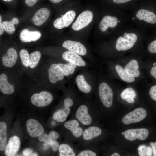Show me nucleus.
Returning <instances> with one entry per match:
<instances>
[{
  "label": "nucleus",
  "instance_id": "f257e3e1",
  "mask_svg": "<svg viewBox=\"0 0 156 156\" xmlns=\"http://www.w3.org/2000/svg\"><path fill=\"white\" fill-rule=\"evenodd\" d=\"M135 3L126 12L131 23L146 31L151 26L156 24V13L151 10L146 1Z\"/></svg>",
  "mask_w": 156,
  "mask_h": 156
},
{
  "label": "nucleus",
  "instance_id": "f03ea898",
  "mask_svg": "<svg viewBox=\"0 0 156 156\" xmlns=\"http://www.w3.org/2000/svg\"><path fill=\"white\" fill-rule=\"evenodd\" d=\"M130 23L126 13L115 8L109 14H105L102 16L99 23V28L102 33H112L114 34Z\"/></svg>",
  "mask_w": 156,
  "mask_h": 156
},
{
  "label": "nucleus",
  "instance_id": "7ed1b4c3",
  "mask_svg": "<svg viewBox=\"0 0 156 156\" xmlns=\"http://www.w3.org/2000/svg\"><path fill=\"white\" fill-rule=\"evenodd\" d=\"M99 98L104 106L109 108L112 103L113 92L109 85L105 82H102L99 85L98 88Z\"/></svg>",
  "mask_w": 156,
  "mask_h": 156
},
{
  "label": "nucleus",
  "instance_id": "20e7f679",
  "mask_svg": "<svg viewBox=\"0 0 156 156\" xmlns=\"http://www.w3.org/2000/svg\"><path fill=\"white\" fill-rule=\"evenodd\" d=\"M147 115L146 111L142 108H138L125 115L122 122L125 125L139 122L145 118Z\"/></svg>",
  "mask_w": 156,
  "mask_h": 156
},
{
  "label": "nucleus",
  "instance_id": "39448f33",
  "mask_svg": "<svg viewBox=\"0 0 156 156\" xmlns=\"http://www.w3.org/2000/svg\"><path fill=\"white\" fill-rule=\"evenodd\" d=\"M53 99L52 94L47 91H42L39 93L33 94L31 97V101L34 105L40 107L49 104Z\"/></svg>",
  "mask_w": 156,
  "mask_h": 156
},
{
  "label": "nucleus",
  "instance_id": "423d86ee",
  "mask_svg": "<svg viewBox=\"0 0 156 156\" xmlns=\"http://www.w3.org/2000/svg\"><path fill=\"white\" fill-rule=\"evenodd\" d=\"M93 18L92 12L90 10H86L81 12L77 17L72 26V29L77 31L87 26L92 21Z\"/></svg>",
  "mask_w": 156,
  "mask_h": 156
},
{
  "label": "nucleus",
  "instance_id": "0eeeda50",
  "mask_svg": "<svg viewBox=\"0 0 156 156\" xmlns=\"http://www.w3.org/2000/svg\"><path fill=\"white\" fill-rule=\"evenodd\" d=\"M148 134L149 131L147 129L141 128L127 130L124 132L123 135L127 140L133 141L137 139L144 140L147 138Z\"/></svg>",
  "mask_w": 156,
  "mask_h": 156
},
{
  "label": "nucleus",
  "instance_id": "6e6552de",
  "mask_svg": "<svg viewBox=\"0 0 156 156\" xmlns=\"http://www.w3.org/2000/svg\"><path fill=\"white\" fill-rule=\"evenodd\" d=\"M76 15V13L74 11H69L61 17L56 19L54 22L53 25L58 29L67 27L73 22Z\"/></svg>",
  "mask_w": 156,
  "mask_h": 156
},
{
  "label": "nucleus",
  "instance_id": "1a4fd4ad",
  "mask_svg": "<svg viewBox=\"0 0 156 156\" xmlns=\"http://www.w3.org/2000/svg\"><path fill=\"white\" fill-rule=\"evenodd\" d=\"M26 128L29 134L33 138L39 137L44 132L43 127L41 124L37 120L33 119L27 121Z\"/></svg>",
  "mask_w": 156,
  "mask_h": 156
},
{
  "label": "nucleus",
  "instance_id": "9d476101",
  "mask_svg": "<svg viewBox=\"0 0 156 156\" xmlns=\"http://www.w3.org/2000/svg\"><path fill=\"white\" fill-rule=\"evenodd\" d=\"M62 46L69 51L76 53L81 55L84 56L87 53L85 47L79 42L66 40L63 42Z\"/></svg>",
  "mask_w": 156,
  "mask_h": 156
},
{
  "label": "nucleus",
  "instance_id": "9b49d317",
  "mask_svg": "<svg viewBox=\"0 0 156 156\" xmlns=\"http://www.w3.org/2000/svg\"><path fill=\"white\" fill-rule=\"evenodd\" d=\"M49 79L51 83H55L63 79L64 75L61 67L57 64H52L48 71Z\"/></svg>",
  "mask_w": 156,
  "mask_h": 156
},
{
  "label": "nucleus",
  "instance_id": "f8f14e48",
  "mask_svg": "<svg viewBox=\"0 0 156 156\" xmlns=\"http://www.w3.org/2000/svg\"><path fill=\"white\" fill-rule=\"evenodd\" d=\"M62 57L64 60L76 66H84L86 63L84 60L79 54L73 52L67 51L62 55Z\"/></svg>",
  "mask_w": 156,
  "mask_h": 156
},
{
  "label": "nucleus",
  "instance_id": "ddd939ff",
  "mask_svg": "<svg viewBox=\"0 0 156 156\" xmlns=\"http://www.w3.org/2000/svg\"><path fill=\"white\" fill-rule=\"evenodd\" d=\"M50 14V11L47 8L40 9L34 14L32 18V22L35 25L41 26L47 20Z\"/></svg>",
  "mask_w": 156,
  "mask_h": 156
},
{
  "label": "nucleus",
  "instance_id": "4468645a",
  "mask_svg": "<svg viewBox=\"0 0 156 156\" xmlns=\"http://www.w3.org/2000/svg\"><path fill=\"white\" fill-rule=\"evenodd\" d=\"M17 58V52L14 48L11 47L7 50L6 53L2 58V62L4 66L11 67L15 64Z\"/></svg>",
  "mask_w": 156,
  "mask_h": 156
},
{
  "label": "nucleus",
  "instance_id": "2eb2a0df",
  "mask_svg": "<svg viewBox=\"0 0 156 156\" xmlns=\"http://www.w3.org/2000/svg\"><path fill=\"white\" fill-rule=\"evenodd\" d=\"M20 146V140L18 137L14 136L10 137L5 148V155L14 156L18 151Z\"/></svg>",
  "mask_w": 156,
  "mask_h": 156
},
{
  "label": "nucleus",
  "instance_id": "dca6fc26",
  "mask_svg": "<svg viewBox=\"0 0 156 156\" xmlns=\"http://www.w3.org/2000/svg\"><path fill=\"white\" fill-rule=\"evenodd\" d=\"M41 36V33L38 31H31L27 29H24L21 32L19 38L21 42H28L36 41L40 38Z\"/></svg>",
  "mask_w": 156,
  "mask_h": 156
},
{
  "label": "nucleus",
  "instance_id": "f3484780",
  "mask_svg": "<svg viewBox=\"0 0 156 156\" xmlns=\"http://www.w3.org/2000/svg\"><path fill=\"white\" fill-rule=\"evenodd\" d=\"M75 116L84 125H88L92 122V118L88 114V108L84 105H82L79 107L76 112Z\"/></svg>",
  "mask_w": 156,
  "mask_h": 156
},
{
  "label": "nucleus",
  "instance_id": "a211bd4d",
  "mask_svg": "<svg viewBox=\"0 0 156 156\" xmlns=\"http://www.w3.org/2000/svg\"><path fill=\"white\" fill-rule=\"evenodd\" d=\"M139 68L137 60L135 59H132L126 65L124 69L128 75L135 78L138 77L140 75Z\"/></svg>",
  "mask_w": 156,
  "mask_h": 156
},
{
  "label": "nucleus",
  "instance_id": "6ab92c4d",
  "mask_svg": "<svg viewBox=\"0 0 156 156\" xmlns=\"http://www.w3.org/2000/svg\"><path fill=\"white\" fill-rule=\"evenodd\" d=\"M0 90L2 93L7 94H11L14 91V85L8 82L7 76L4 73L0 75Z\"/></svg>",
  "mask_w": 156,
  "mask_h": 156
},
{
  "label": "nucleus",
  "instance_id": "aec40b11",
  "mask_svg": "<svg viewBox=\"0 0 156 156\" xmlns=\"http://www.w3.org/2000/svg\"><path fill=\"white\" fill-rule=\"evenodd\" d=\"M102 130L99 127L91 126L86 129L83 133V138L86 140H91L100 135Z\"/></svg>",
  "mask_w": 156,
  "mask_h": 156
},
{
  "label": "nucleus",
  "instance_id": "412c9836",
  "mask_svg": "<svg viewBox=\"0 0 156 156\" xmlns=\"http://www.w3.org/2000/svg\"><path fill=\"white\" fill-rule=\"evenodd\" d=\"M76 82L78 88L82 92L88 93L91 91V86L86 82L83 75H78L76 78Z\"/></svg>",
  "mask_w": 156,
  "mask_h": 156
},
{
  "label": "nucleus",
  "instance_id": "4be33fe9",
  "mask_svg": "<svg viewBox=\"0 0 156 156\" xmlns=\"http://www.w3.org/2000/svg\"><path fill=\"white\" fill-rule=\"evenodd\" d=\"M120 96L124 100L129 103H134V98L136 96L135 90L131 87H128L125 89L121 93Z\"/></svg>",
  "mask_w": 156,
  "mask_h": 156
},
{
  "label": "nucleus",
  "instance_id": "5701e85b",
  "mask_svg": "<svg viewBox=\"0 0 156 156\" xmlns=\"http://www.w3.org/2000/svg\"><path fill=\"white\" fill-rule=\"evenodd\" d=\"M115 68L118 76L123 81L127 83H131L134 82L135 81V79L134 77L128 75L120 65H116Z\"/></svg>",
  "mask_w": 156,
  "mask_h": 156
},
{
  "label": "nucleus",
  "instance_id": "b1692460",
  "mask_svg": "<svg viewBox=\"0 0 156 156\" xmlns=\"http://www.w3.org/2000/svg\"><path fill=\"white\" fill-rule=\"evenodd\" d=\"M138 0H112L115 8L126 10L132 4Z\"/></svg>",
  "mask_w": 156,
  "mask_h": 156
},
{
  "label": "nucleus",
  "instance_id": "393cba45",
  "mask_svg": "<svg viewBox=\"0 0 156 156\" xmlns=\"http://www.w3.org/2000/svg\"><path fill=\"white\" fill-rule=\"evenodd\" d=\"M19 22L18 19L16 17H14L10 21H5L3 22L2 25L4 30L7 33L12 34L15 31L14 25L18 24Z\"/></svg>",
  "mask_w": 156,
  "mask_h": 156
},
{
  "label": "nucleus",
  "instance_id": "a878e982",
  "mask_svg": "<svg viewBox=\"0 0 156 156\" xmlns=\"http://www.w3.org/2000/svg\"><path fill=\"white\" fill-rule=\"evenodd\" d=\"M7 125L3 122L0 123V150L3 151L5 148L7 140Z\"/></svg>",
  "mask_w": 156,
  "mask_h": 156
},
{
  "label": "nucleus",
  "instance_id": "bb28decb",
  "mask_svg": "<svg viewBox=\"0 0 156 156\" xmlns=\"http://www.w3.org/2000/svg\"><path fill=\"white\" fill-rule=\"evenodd\" d=\"M61 67L64 76H67L70 74H73L75 70L76 66L70 63L58 64Z\"/></svg>",
  "mask_w": 156,
  "mask_h": 156
},
{
  "label": "nucleus",
  "instance_id": "cd10ccee",
  "mask_svg": "<svg viewBox=\"0 0 156 156\" xmlns=\"http://www.w3.org/2000/svg\"><path fill=\"white\" fill-rule=\"evenodd\" d=\"M59 156H75V154L73 149L69 145L62 144L59 148Z\"/></svg>",
  "mask_w": 156,
  "mask_h": 156
},
{
  "label": "nucleus",
  "instance_id": "c85d7f7f",
  "mask_svg": "<svg viewBox=\"0 0 156 156\" xmlns=\"http://www.w3.org/2000/svg\"><path fill=\"white\" fill-rule=\"evenodd\" d=\"M41 57L40 52L38 51H35L31 53L30 55L29 66L31 68H33L38 65Z\"/></svg>",
  "mask_w": 156,
  "mask_h": 156
},
{
  "label": "nucleus",
  "instance_id": "c756f323",
  "mask_svg": "<svg viewBox=\"0 0 156 156\" xmlns=\"http://www.w3.org/2000/svg\"><path fill=\"white\" fill-rule=\"evenodd\" d=\"M19 55L23 65L28 67L29 66L30 55L27 51L24 49H21L19 52Z\"/></svg>",
  "mask_w": 156,
  "mask_h": 156
},
{
  "label": "nucleus",
  "instance_id": "7c9ffc66",
  "mask_svg": "<svg viewBox=\"0 0 156 156\" xmlns=\"http://www.w3.org/2000/svg\"><path fill=\"white\" fill-rule=\"evenodd\" d=\"M138 150L140 156H150L152 155L153 150L152 148L150 146L144 145H140L138 147Z\"/></svg>",
  "mask_w": 156,
  "mask_h": 156
},
{
  "label": "nucleus",
  "instance_id": "2f4dec72",
  "mask_svg": "<svg viewBox=\"0 0 156 156\" xmlns=\"http://www.w3.org/2000/svg\"><path fill=\"white\" fill-rule=\"evenodd\" d=\"M53 118L58 122H63L66 120V117L64 114V110L60 109L54 113Z\"/></svg>",
  "mask_w": 156,
  "mask_h": 156
},
{
  "label": "nucleus",
  "instance_id": "473e14b6",
  "mask_svg": "<svg viewBox=\"0 0 156 156\" xmlns=\"http://www.w3.org/2000/svg\"><path fill=\"white\" fill-rule=\"evenodd\" d=\"M79 126V124L76 120H73L66 122L64 124L65 127L70 131L78 127Z\"/></svg>",
  "mask_w": 156,
  "mask_h": 156
},
{
  "label": "nucleus",
  "instance_id": "72a5a7b5",
  "mask_svg": "<svg viewBox=\"0 0 156 156\" xmlns=\"http://www.w3.org/2000/svg\"><path fill=\"white\" fill-rule=\"evenodd\" d=\"M147 51L151 54L156 53V37L155 39L150 41L147 47Z\"/></svg>",
  "mask_w": 156,
  "mask_h": 156
},
{
  "label": "nucleus",
  "instance_id": "f704fd0d",
  "mask_svg": "<svg viewBox=\"0 0 156 156\" xmlns=\"http://www.w3.org/2000/svg\"><path fill=\"white\" fill-rule=\"evenodd\" d=\"M38 138L40 141L45 142L50 146H51L53 141L50 138L49 135L45 134H42L38 137Z\"/></svg>",
  "mask_w": 156,
  "mask_h": 156
},
{
  "label": "nucleus",
  "instance_id": "c9c22d12",
  "mask_svg": "<svg viewBox=\"0 0 156 156\" xmlns=\"http://www.w3.org/2000/svg\"><path fill=\"white\" fill-rule=\"evenodd\" d=\"M78 156H96V154L94 152L89 150H84L80 152Z\"/></svg>",
  "mask_w": 156,
  "mask_h": 156
},
{
  "label": "nucleus",
  "instance_id": "e433bc0d",
  "mask_svg": "<svg viewBox=\"0 0 156 156\" xmlns=\"http://www.w3.org/2000/svg\"><path fill=\"white\" fill-rule=\"evenodd\" d=\"M71 131L74 136L79 137L81 135L83 130L81 127H78Z\"/></svg>",
  "mask_w": 156,
  "mask_h": 156
},
{
  "label": "nucleus",
  "instance_id": "4c0bfd02",
  "mask_svg": "<svg viewBox=\"0 0 156 156\" xmlns=\"http://www.w3.org/2000/svg\"><path fill=\"white\" fill-rule=\"evenodd\" d=\"M149 95L153 100L156 101V85L152 86L149 91Z\"/></svg>",
  "mask_w": 156,
  "mask_h": 156
},
{
  "label": "nucleus",
  "instance_id": "58836bf2",
  "mask_svg": "<svg viewBox=\"0 0 156 156\" xmlns=\"http://www.w3.org/2000/svg\"><path fill=\"white\" fill-rule=\"evenodd\" d=\"M64 107H69L73 105V101L71 99L69 98L66 99L64 102Z\"/></svg>",
  "mask_w": 156,
  "mask_h": 156
},
{
  "label": "nucleus",
  "instance_id": "ea45409f",
  "mask_svg": "<svg viewBox=\"0 0 156 156\" xmlns=\"http://www.w3.org/2000/svg\"><path fill=\"white\" fill-rule=\"evenodd\" d=\"M49 136L51 140H53L57 139L59 137V135L57 132L52 131L49 133Z\"/></svg>",
  "mask_w": 156,
  "mask_h": 156
},
{
  "label": "nucleus",
  "instance_id": "a19ab883",
  "mask_svg": "<svg viewBox=\"0 0 156 156\" xmlns=\"http://www.w3.org/2000/svg\"><path fill=\"white\" fill-rule=\"evenodd\" d=\"M51 146V147L52 149L54 151H57L59 147L58 143L55 140L52 141Z\"/></svg>",
  "mask_w": 156,
  "mask_h": 156
},
{
  "label": "nucleus",
  "instance_id": "79ce46f5",
  "mask_svg": "<svg viewBox=\"0 0 156 156\" xmlns=\"http://www.w3.org/2000/svg\"><path fill=\"white\" fill-rule=\"evenodd\" d=\"M38 0H25L26 5L28 6L32 7L34 6Z\"/></svg>",
  "mask_w": 156,
  "mask_h": 156
},
{
  "label": "nucleus",
  "instance_id": "37998d69",
  "mask_svg": "<svg viewBox=\"0 0 156 156\" xmlns=\"http://www.w3.org/2000/svg\"><path fill=\"white\" fill-rule=\"evenodd\" d=\"M151 76L156 79V65L153 67L150 70Z\"/></svg>",
  "mask_w": 156,
  "mask_h": 156
},
{
  "label": "nucleus",
  "instance_id": "c03bdc74",
  "mask_svg": "<svg viewBox=\"0 0 156 156\" xmlns=\"http://www.w3.org/2000/svg\"><path fill=\"white\" fill-rule=\"evenodd\" d=\"M150 145L151 146L153 152V156H156V142H151Z\"/></svg>",
  "mask_w": 156,
  "mask_h": 156
},
{
  "label": "nucleus",
  "instance_id": "a18cd8bd",
  "mask_svg": "<svg viewBox=\"0 0 156 156\" xmlns=\"http://www.w3.org/2000/svg\"><path fill=\"white\" fill-rule=\"evenodd\" d=\"M32 152V151L31 149L29 148H26L23 151V154L25 156H30Z\"/></svg>",
  "mask_w": 156,
  "mask_h": 156
},
{
  "label": "nucleus",
  "instance_id": "49530a36",
  "mask_svg": "<svg viewBox=\"0 0 156 156\" xmlns=\"http://www.w3.org/2000/svg\"><path fill=\"white\" fill-rule=\"evenodd\" d=\"M64 114L67 117L69 115L70 112V109L69 107H64L63 109Z\"/></svg>",
  "mask_w": 156,
  "mask_h": 156
},
{
  "label": "nucleus",
  "instance_id": "de8ad7c7",
  "mask_svg": "<svg viewBox=\"0 0 156 156\" xmlns=\"http://www.w3.org/2000/svg\"><path fill=\"white\" fill-rule=\"evenodd\" d=\"M4 29L2 25L1 20V16L0 15V35H2L4 32Z\"/></svg>",
  "mask_w": 156,
  "mask_h": 156
},
{
  "label": "nucleus",
  "instance_id": "09e8293b",
  "mask_svg": "<svg viewBox=\"0 0 156 156\" xmlns=\"http://www.w3.org/2000/svg\"><path fill=\"white\" fill-rule=\"evenodd\" d=\"M51 2L55 3H58L63 0H49Z\"/></svg>",
  "mask_w": 156,
  "mask_h": 156
},
{
  "label": "nucleus",
  "instance_id": "8fccbe9b",
  "mask_svg": "<svg viewBox=\"0 0 156 156\" xmlns=\"http://www.w3.org/2000/svg\"><path fill=\"white\" fill-rule=\"evenodd\" d=\"M111 156H120V155L118 153H115L112 154L111 155Z\"/></svg>",
  "mask_w": 156,
  "mask_h": 156
},
{
  "label": "nucleus",
  "instance_id": "3c124183",
  "mask_svg": "<svg viewBox=\"0 0 156 156\" xmlns=\"http://www.w3.org/2000/svg\"><path fill=\"white\" fill-rule=\"evenodd\" d=\"M30 156H37V154L36 153H31Z\"/></svg>",
  "mask_w": 156,
  "mask_h": 156
},
{
  "label": "nucleus",
  "instance_id": "603ef678",
  "mask_svg": "<svg viewBox=\"0 0 156 156\" xmlns=\"http://www.w3.org/2000/svg\"><path fill=\"white\" fill-rule=\"evenodd\" d=\"M55 124V122H54V121H53L52 122V124L53 125H54Z\"/></svg>",
  "mask_w": 156,
  "mask_h": 156
},
{
  "label": "nucleus",
  "instance_id": "864d4df0",
  "mask_svg": "<svg viewBox=\"0 0 156 156\" xmlns=\"http://www.w3.org/2000/svg\"><path fill=\"white\" fill-rule=\"evenodd\" d=\"M156 64V63H153V66H155Z\"/></svg>",
  "mask_w": 156,
  "mask_h": 156
},
{
  "label": "nucleus",
  "instance_id": "5fc2aeb1",
  "mask_svg": "<svg viewBox=\"0 0 156 156\" xmlns=\"http://www.w3.org/2000/svg\"><path fill=\"white\" fill-rule=\"evenodd\" d=\"M124 132H122V135H124Z\"/></svg>",
  "mask_w": 156,
  "mask_h": 156
}]
</instances>
